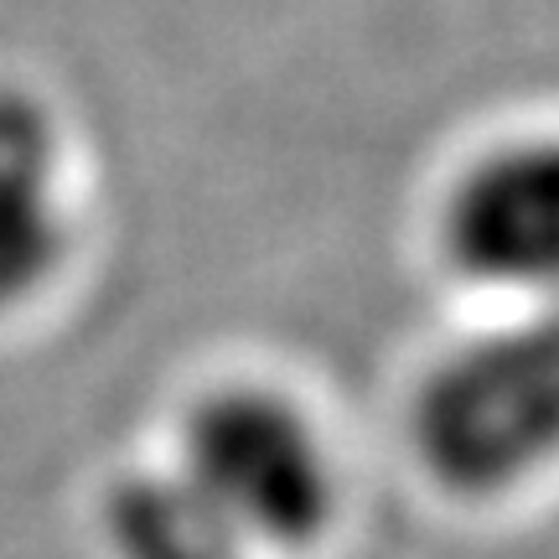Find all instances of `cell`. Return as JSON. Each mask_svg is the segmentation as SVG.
Returning a JSON list of instances; mask_svg holds the SVG:
<instances>
[{
  "label": "cell",
  "mask_w": 559,
  "mask_h": 559,
  "mask_svg": "<svg viewBox=\"0 0 559 559\" xmlns=\"http://www.w3.org/2000/svg\"><path fill=\"white\" fill-rule=\"evenodd\" d=\"M425 472L481 498L559 456V300L440 358L409 404Z\"/></svg>",
  "instance_id": "1"
},
{
  "label": "cell",
  "mask_w": 559,
  "mask_h": 559,
  "mask_svg": "<svg viewBox=\"0 0 559 559\" xmlns=\"http://www.w3.org/2000/svg\"><path fill=\"white\" fill-rule=\"evenodd\" d=\"M177 466L243 544L311 549L337 513L332 445L290 394L270 383H218L177 430Z\"/></svg>",
  "instance_id": "2"
},
{
  "label": "cell",
  "mask_w": 559,
  "mask_h": 559,
  "mask_svg": "<svg viewBox=\"0 0 559 559\" xmlns=\"http://www.w3.org/2000/svg\"><path fill=\"white\" fill-rule=\"evenodd\" d=\"M436 234L456 275L559 300V135L477 156L451 181Z\"/></svg>",
  "instance_id": "3"
},
{
  "label": "cell",
  "mask_w": 559,
  "mask_h": 559,
  "mask_svg": "<svg viewBox=\"0 0 559 559\" xmlns=\"http://www.w3.org/2000/svg\"><path fill=\"white\" fill-rule=\"evenodd\" d=\"M73 249L68 140L52 104L0 88V317H16L62 275Z\"/></svg>",
  "instance_id": "4"
},
{
  "label": "cell",
  "mask_w": 559,
  "mask_h": 559,
  "mask_svg": "<svg viewBox=\"0 0 559 559\" xmlns=\"http://www.w3.org/2000/svg\"><path fill=\"white\" fill-rule=\"evenodd\" d=\"M104 534L115 559H249V544L177 466L115 481L104 498Z\"/></svg>",
  "instance_id": "5"
}]
</instances>
